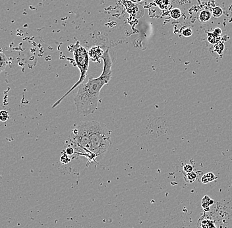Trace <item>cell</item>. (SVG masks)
<instances>
[{
    "instance_id": "cell-1",
    "label": "cell",
    "mask_w": 232,
    "mask_h": 228,
    "mask_svg": "<svg viewBox=\"0 0 232 228\" xmlns=\"http://www.w3.org/2000/svg\"><path fill=\"white\" fill-rule=\"evenodd\" d=\"M104 68L97 78H89L88 82L79 85L74 97L77 111L80 115L87 116L94 113L98 108L101 89L110 81L112 76V62L109 50L104 52L102 58Z\"/></svg>"
},
{
    "instance_id": "cell-2",
    "label": "cell",
    "mask_w": 232,
    "mask_h": 228,
    "mask_svg": "<svg viewBox=\"0 0 232 228\" xmlns=\"http://www.w3.org/2000/svg\"><path fill=\"white\" fill-rule=\"evenodd\" d=\"M85 123L91 142L92 152L96 158L106 152L112 145L111 131L104 124L96 121Z\"/></svg>"
},
{
    "instance_id": "cell-3",
    "label": "cell",
    "mask_w": 232,
    "mask_h": 228,
    "mask_svg": "<svg viewBox=\"0 0 232 228\" xmlns=\"http://www.w3.org/2000/svg\"><path fill=\"white\" fill-rule=\"evenodd\" d=\"M71 146L74 148L75 152H78L90 161L95 160L96 157L92 152L91 142L89 138L85 121L80 122L73 130L70 135Z\"/></svg>"
},
{
    "instance_id": "cell-4",
    "label": "cell",
    "mask_w": 232,
    "mask_h": 228,
    "mask_svg": "<svg viewBox=\"0 0 232 228\" xmlns=\"http://www.w3.org/2000/svg\"><path fill=\"white\" fill-rule=\"evenodd\" d=\"M73 55H74L75 62L76 63L77 67L80 71L79 79L77 80V82L73 85L72 88L66 94L61 98L58 102H56L54 104V105L52 106L53 108L58 106V105L60 104L61 102L65 98V97H66L67 96L70 94L71 92L74 91L76 88H78L79 85L83 84V81L84 80L85 78H86L87 77V72L88 71V67H89V56H88V54L87 50L83 46H77L74 49Z\"/></svg>"
},
{
    "instance_id": "cell-5",
    "label": "cell",
    "mask_w": 232,
    "mask_h": 228,
    "mask_svg": "<svg viewBox=\"0 0 232 228\" xmlns=\"http://www.w3.org/2000/svg\"><path fill=\"white\" fill-rule=\"evenodd\" d=\"M89 59H91L92 61L95 62H97L102 58L104 52L102 49L98 46H94L89 50L88 52Z\"/></svg>"
},
{
    "instance_id": "cell-6",
    "label": "cell",
    "mask_w": 232,
    "mask_h": 228,
    "mask_svg": "<svg viewBox=\"0 0 232 228\" xmlns=\"http://www.w3.org/2000/svg\"><path fill=\"white\" fill-rule=\"evenodd\" d=\"M217 179L218 177L216 176L213 173L209 172V173H205V175H203L201 181L203 184H208V183L212 182L214 180H217Z\"/></svg>"
},
{
    "instance_id": "cell-7",
    "label": "cell",
    "mask_w": 232,
    "mask_h": 228,
    "mask_svg": "<svg viewBox=\"0 0 232 228\" xmlns=\"http://www.w3.org/2000/svg\"><path fill=\"white\" fill-rule=\"evenodd\" d=\"M8 63V60L5 55L3 54L2 50H0V73L5 70Z\"/></svg>"
},
{
    "instance_id": "cell-8",
    "label": "cell",
    "mask_w": 232,
    "mask_h": 228,
    "mask_svg": "<svg viewBox=\"0 0 232 228\" xmlns=\"http://www.w3.org/2000/svg\"><path fill=\"white\" fill-rule=\"evenodd\" d=\"M211 13L209 11H201L198 16V19L201 23H206L209 21L211 18Z\"/></svg>"
},
{
    "instance_id": "cell-9",
    "label": "cell",
    "mask_w": 232,
    "mask_h": 228,
    "mask_svg": "<svg viewBox=\"0 0 232 228\" xmlns=\"http://www.w3.org/2000/svg\"><path fill=\"white\" fill-rule=\"evenodd\" d=\"M197 173L195 172L187 173L184 176V180L186 183H193L197 179Z\"/></svg>"
},
{
    "instance_id": "cell-10",
    "label": "cell",
    "mask_w": 232,
    "mask_h": 228,
    "mask_svg": "<svg viewBox=\"0 0 232 228\" xmlns=\"http://www.w3.org/2000/svg\"><path fill=\"white\" fill-rule=\"evenodd\" d=\"M201 220H199V222H201V228H210L212 226H215L214 225V222L212 220V219H202L200 218Z\"/></svg>"
},
{
    "instance_id": "cell-11",
    "label": "cell",
    "mask_w": 232,
    "mask_h": 228,
    "mask_svg": "<svg viewBox=\"0 0 232 228\" xmlns=\"http://www.w3.org/2000/svg\"><path fill=\"white\" fill-rule=\"evenodd\" d=\"M210 198L206 195L203 197L202 200V207L203 208V210L205 212L210 211V205H209V201L210 200Z\"/></svg>"
},
{
    "instance_id": "cell-12",
    "label": "cell",
    "mask_w": 232,
    "mask_h": 228,
    "mask_svg": "<svg viewBox=\"0 0 232 228\" xmlns=\"http://www.w3.org/2000/svg\"><path fill=\"white\" fill-rule=\"evenodd\" d=\"M170 15L172 16V17L174 19H180L181 16V10L180 9H177V8H176V9H173L171 11Z\"/></svg>"
},
{
    "instance_id": "cell-13",
    "label": "cell",
    "mask_w": 232,
    "mask_h": 228,
    "mask_svg": "<svg viewBox=\"0 0 232 228\" xmlns=\"http://www.w3.org/2000/svg\"><path fill=\"white\" fill-rule=\"evenodd\" d=\"M223 14V11L220 7H216L212 10V15L215 18H218L221 17Z\"/></svg>"
},
{
    "instance_id": "cell-14",
    "label": "cell",
    "mask_w": 232,
    "mask_h": 228,
    "mask_svg": "<svg viewBox=\"0 0 232 228\" xmlns=\"http://www.w3.org/2000/svg\"><path fill=\"white\" fill-rule=\"evenodd\" d=\"M9 119V113L5 110L0 111V121H6Z\"/></svg>"
},
{
    "instance_id": "cell-15",
    "label": "cell",
    "mask_w": 232,
    "mask_h": 228,
    "mask_svg": "<svg viewBox=\"0 0 232 228\" xmlns=\"http://www.w3.org/2000/svg\"><path fill=\"white\" fill-rule=\"evenodd\" d=\"M156 2L161 8H165L168 5L169 0H156Z\"/></svg>"
},
{
    "instance_id": "cell-16",
    "label": "cell",
    "mask_w": 232,
    "mask_h": 228,
    "mask_svg": "<svg viewBox=\"0 0 232 228\" xmlns=\"http://www.w3.org/2000/svg\"><path fill=\"white\" fill-rule=\"evenodd\" d=\"M216 52H217L218 54H220V52H222L223 50V48H224V46H223V44L221 42H218L216 44Z\"/></svg>"
},
{
    "instance_id": "cell-17",
    "label": "cell",
    "mask_w": 232,
    "mask_h": 228,
    "mask_svg": "<svg viewBox=\"0 0 232 228\" xmlns=\"http://www.w3.org/2000/svg\"><path fill=\"white\" fill-rule=\"evenodd\" d=\"M184 171L186 173L193 172V166L190 164H187L184 166Z\"/></svg>"
},
{
    "instance_id": "cell-18",
    "label": "cell",
    "mask_w": 232,
    "mask_h": 228,
    "mask_svg": "<svg viewBox=\"0 0 232 228\" xmlns=\"http://www.w3.org/2000/svg\"><path fill=\"white\" fill-rule=\"evenodd\" d=\"M192 34H193V30L191 28H185V29L183 31V35L185 36V37H189V36H192Z\"/></svg>"
},
{
    "instance_id": "cell-19",
    "label": "cell",
    "mask_w": 232,
    "mask_h": 228,
    "mask_svg": "<svg viewBox=\"0 0 232 228\" xmlns=\"http://www.w3.org/2000/svg\"><path fill=\"white\" fill-rule=\"evenodd\" d=\"M66 154H67L68 156H72L73 154H75V150L71 146H69V147L66 149Z\"/></svg>"
},
{
    "instance_id": "cell-20",
    "label": "cell",
    "mask_w": 232,
    "mask_h": 228,
    "mask_svg": "<svg viewBox=\"0 0 232 228\" xmlns=\"http://www.w3.org/2000/svg\"><path fill=\"white\" fill-rule=\"evenodd\" d=\"M209 41L210 42V43H214L215 42V36L216 34H209Z\"/></svg>"
},
{
    "instance_id": "cell-21",
    "label": "cell",
    "mask_w": 232,
    "mask_h": 228,
    "mask_svg": "<svg viewBox=\"0 0 232 228\" xmlns=\"http://www.w3.org/2000/svg\"><path fill=\"white\" fill-rule=\"evenodd\" d=\"M214 33V34H216L217 36H220V35L221 34V33H222V30H221L220 28H216Z\"/></svg>"
},
{
    "instance_id": "cell-22",
    "label": "cell",
    "mask_w": 232,
    "mask_h": 228,
    "mask_svg": "<svg viewBox=\"0 0 232 228\" xmlns=\"http://www.w3.org/2000/svg\"><path fill=\"white\" fill-rule=\"evenodd\" d=\"M214 200H212V199H210V201H209V205H210V206L211 205H212L214 204Z\"/></svg>"
},
{
    "instance_id": "cell-23",
    "label": "cell",
    "mask_w": 232,
    "mask_h": 228,
    "mask_svg": "<svg viewBox=\"0 0 232 228\" xmlns=\"http://www.w3.org/2000/svg\"><path fill=\"white\" fill-rule=\"evenodd\" d=\"M132 1H133V2H140V1H141V0H132Z\"/></svg>"
},
{
    "instance_id": "cell-24",
    "label": "cell",
    "mask_w": 232,
    "mask_h": 228,
    "mask_svg": "<svg viewBox=\"0 0 232 228\" xmlns=\"http://www.w3.org/2000/svg\"><path fill=\"white\" fill-rule=\"evenodd\" d=\"M210 228H217L215 226H212L211 227H210Z\"/></svg>"
}]
</instances>
